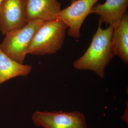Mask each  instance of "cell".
<instances>
[{
  "instance_id": "30bf717a",
  "label": "cell",
  "mask_w": 128,
  "mask_h": 128,
  "mask_svg": "<svg viewBox=\"0 0 128 128\" xmlns=\"http://www.w3.org/2000/svg\"><path fill=\"white\" fill-rule=\"evenodd\" d=\"M112 38V48L115 55L124 63H128V15L124 16L119 25L113 28Z\"/></svg>"
},
{
  "instance_id": "8992f818",
  "label": "cell",
  "mask_w": 128,
  "mask_h": 128,
  "mask_svg": "<svg viewBox=\"0 0 128 128\" xmlns=\"http://www.w3.org/2000/svg\"><path fill=\"white\" fill-rule=\"evenodd\" d=\"M28 23L26 0H4L0 7V31L6 35Z\"/></svg>"
},
{
  "instance_id": "9c48e42d",
  "label": "cell",
  "mask_w": 128,
  "mask_h": 128,
  "mask_svg": "<svg viewBox=\"0 0 128 128\" xmlns=\"http://www.w3.org/2000/svg\"><path fill=\"white\" fill-rule=\"evenodd\" d=\"M32 66L16 62L0 48V86L2 83L18 76H27Z\"/></svg>"
},
{
  "instance_id": "52a82bcc",
  "label": "cell",
  "mask_w": 128,
  "mask_h": 128,
  "mask_svg": "<svg viewBox=\"0 0 128 128\" xmlns=\"http://www.w3.org/2000/svg\"><path fill=\"white\" fill-rule=\"evenodd\" d=\"M128 0H106L103 4L98 3L92 8L90 14L100 16L99 21L114 28L117 27L127 13Z\"/></svg>"
},
{
  "instance_id": "7a4b0ae2",
  "label": "cell",
  "mask_w": 128,
  "mask_h": 128,
  "mask_svg": "<svg viewBox=\"0 0 128 128\" xmlns=\"http://www.w3.org/2000/svg\"><path fill=\"white\" fill-rule=\"evenodd\" d=\"M67 28L60 18L44 22L34 36L28 54L43 56L56 53L63 46Z\"/></svg>"
},
{
  "instance_id": "6da1fadb",
  "label": "cell",
  "mask_w": 128,
  "mask_h": 128,
  "mask_svg": "<svg viewBox=\"0 0 128 128\" xmlns=\"http://www.w3.org/2000/svg\"><path fill=\"white\" fill-rule=\"evenodd\" d=\"M93 35L91 43L84 54L73 62V67L79 70L94 72L101 78L105 76V68L115 55L112 48L113 28L109 26L103 29L102 22Z\"/></svg>"
},
{
  "instance_id": "5b68a950",
  "label": "cell",
  "mask_w": 128,
  "mask_h": 128,
  "mask_svg": "<svg viewBox=\"0 0 128 128\" xmlns=\"http://www.w3.org/2000/svg\"><path fill=\"white\" fill-rule=\"evenodd\" d=\"M99 0H76L70 6L60 10L57 15L68 28V34L74 38L80 36V28L83 22L93 6Z\"/></svg>"
},
{
  "instance_id": "7c38bea8",
  "label": "cell",
  "mask_w": 128,
  "mask_h": 128,
  "mask_svg": "<svg viewBox=\"0 0 128 128\" xmlns=\"http://www.w3.org/2000/svg\"><path fill=\"white\" fill-rule=\"evenodd\" d=\"M76 0H71V2H74Z\"/></svg>"
},
{
  "instance_id": "3957f363",
  "label": "cell",
  "mask_w": 128,
  "mask_h": 128,
  "mask_svg": "<svg viewBox=\"0 0 128 128\" xmlns=\"http://www.w3.org/2000/svg\"><path fill=\"white\" fill-rule=\"evenodd\" d=\"M44 22L30 21L22 28L6 34L0 44V48L14 60L23 64L34 36Z\"/></svg>"
},
{
  "instance_id": "8fae6325",
  "label": "cell",
  "mask_w": 128,
  "mask_h": 128,
  "mask_svg": "<svg viewBox=\"0 0 128 128\" xmlns=\"http://www.w3.org/2000/svg\"><path fill=\"white\" fill-rule=\"evenodd\" d=\"M4 1V0H0V7L2 5V2H3Z\"/></svg>"
},
{
  "instance_id": "ba28073f",
  "label": "cell",
  "mask_w": 128,
  "mask_h": 128,
  "mask_svg": "<svg viewBox=\"0 0 128 128\" xmlns=\"http://www.w3.org/2000/svg\"><path fill=\"white\" fill-rule=\"evenodd\" d=\"M57 0H26L27 22L35 20L44 21L57 18L61 9Z\"/></svg>"
},
{
  "instance_id": "277c9868",
  "label": "cell",
  "mask_w": 128,
  "mask_h": 128,
  "mask_svg": "<svg viewBox=\"0 0 128 128\" xmlns=\"http://www.w3.org/2000/svg\"><path fill=\"white\" fill-rule=\"evenodd\" d=\"M32 118L36 126L44 128H87L84 115L78 111H37Z\"/></svg>"
}]
</instances>
